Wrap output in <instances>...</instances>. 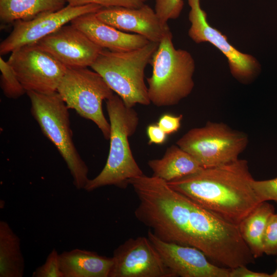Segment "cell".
<instances>
[{
	"mask_svg": "<svg viewBox=\"0 0 277 277\" xmlns=\"http://www.w3.org/2000/svg\"><path fill=\"white\" fill-rule=\"evenodd\" d=\"M0 70L1 87L7 97L17 98L26 93L11 66L2 56L0 57Z\"/></svg>",
	"mask_w": 277,
	"mask_h": 277,
	"instance_id": "obj_22",
	"label": "cell"
},
{
	"mask_svg": "<svg viewBox=\"0 0 277 277\" xmlns=\"http://www.w3.org/2000/svg\"><path fill=\"white\" fill-rule=\"evenodd\" d=\"M66 0H0V19L5 23L29 21L58 11Z\"/></svg>",
	"mask_w": 277,
	"mask_h": 277,
	"instance_id": "obj_19",
	"label": "cell"
},
{
	"mask_svg": "<svg viewBox=\"0 0 277 277\" xmlns=\"http://www.w3.org/2000/svg\"><path fill=\"white\" fill-rule=\"evenodd\" d=\"M142 1H143V2H145V1H147V0H142Z\"/></svg>",
	"mask_w": 277,
	"mask_h": 277,
	"instance_id": "obj_32",
	"label": "cell"
},
{
	"mask_svg": "<svg viewBox=\"0 0 277 277\" xmlns=\"http://www.w3.org/2000/svg\"><path fill=\"white\" fill-rule=\"evenodd\" d=\"M103 7L94 4L73 6L68 4L63 9L29 21H17L12 32L0 45L1 55L12 52L21 47L33 44L53 33L80 15L96 13Z\"/></svg>",
	"mask_w": 277,
	"mask_h": 277,
	"instance_id": "obj_12",
	"label": "cell"
},
{
	"mask_svg": "<svg viewBox=\"0 0 277 277\" xmlns=\"http://www.w3.org/2000/svg\"><path fill=\"white\" fill-rule=\"evenodd\" d=\"M36 44L67 68L91 67L103 49L71 24L62 26Z\"/></svg>",
	"mask_w": 277,
	"mask_h": 277,
	"instance_id": "obj_13",
	"label": "cell"
},
{
	"mask_svg": "<svg viewBox=\"0 0 277 277\" xmlns=\"http://www.w3.org/2000/svg\"><path fill=\"white\" fill-rule=\"evenodd\" d=\"M263 246L264 253L268 255L277 254V213L272 214L268 220Z\"/></svg>",
	"mask_w": 277,
	"mask_h": 277,
	"instance_id": "obj_25",
	"label": "cell"
},
{
	"mask_svg": "<svg viewBox=\"0 0 277 277\" xmlns=\"http://www.w3.org/2000/svg\"><path fill=\"white\" fill-rule=\"evenodd\" d=\"M68 4L73 6H83L94 4L103 7L122 6L129 8H138L144 3L142 0H66Z\"/></svg>",
	"mask_w": 277,
	"mask_h": 277,
	"instance_id": "obj_27",
	"label": "cell"
},
{
	"mask_svg": "<svg viewBox=\"0 0 277 277\" xmlns=\"http://www.w3.org/2000/svg\"><path fill=\"white\" fill-rule=\"evenodd\" d=\"M150 64L152 73L147 78L148 93L154 105L174 106L191 93L195 62L188 51L174 47L172 33L160 42Z\"/></svg>",
	"mask_w": 277,
	"mask_h": 277,
	"instance_id": "obj_4",
	"label": "cell"
},
{
	"mask_svg": "<svg viewBox=\"0 0 277 277\" xmlns=\"http://www.w3.org/2000/svg\"><path fill=\"white\" fill-rule=\"evenodd\" d=\"M31 113L42 132L53 144L65 161L76 189H84L89 181L88 167L74 145L68 108L57 91H27Z\"/></svg>",
	"mask_w": 277,
	"mask_h": 277,
	"instance_id": "obj_6",
	"label": "cell"
},
{
	"mask_svg": "<svg viewBox=\"0 0 277 277\" xmlns=\"http://www.w3.org/2000/svg\"><path fill=\"white\" fill-rule=\"evenodd\" d=\"M182 118V114L175 116L165 113L160 117L157 124L167 135H170L178 131L181 127Z\"/></svg>",
	"mask_w": 277,
	"mask_h": 277,
	"instance_id": "obj_28",
	"label": "cell"
},
{
	"mask_svg": "<svg viewBox=\"0 0 277 277\" xmlns=\"http://www.w3.org/2000/svg\"><path fill=\"white\" fill-rule=\"evenodd\" d=\"M109 277H176L164 262L149 238H129L112 257Z\"/></svg>",
	"mask_w": 277,
	"mask_h": 277,
	"instance_id": "obj_11",
	"label": "cell"
},
{
	"mask_svg": "<svg viewBox=\"0 0 277 277\" xmlns=\"http://www.w3.org/2000/svg\"><path fill=\"white\" fill-rule=\"evenodd\" d=\"M25 261L21 240L9 224L0 221V277H23Z\"/></svg>",
	"mask_w": 277,
	"mask_h": 277,
	"instance_id": "obj_20",
	"label": "cell"
},
{
	"mask_svg": "<svg viewBox=\"0 0 277 277\" xmlns=\"http://www.w3.org/2000/svg\"><path fill=\"white\" fill-rule=\"evenodd\" d=\"M57 92L68 109L94 122L106 140L110 135V125L104 116L102 103L113 91L103 77L86 68H68Z\"/></svg>",
	"mask_w": 277,
	"mask_h": 277,
	"instance_id": "obj_8",
	"label": "cell"
},
{
	"mask_svg": "<svg viewBox=\"0 0 277 277\" xmlns=\"http://www.w3.org/2000/svg\"><path fill=\"white\" fill-rule=\"evenodd\" d=\"M148 238L176 277H229L230 268L211 263L195 247L163 241L151 230L148 232Z\"/></svg>",
	"mask_w": 277,
	"mask_h": 277,
	"instance_id": "obj_14",
	"label": "cell"
},
{
	"mask_svg": "<svg viewBox=\"0 0 277 277\" xmlns=\"http://www.w3.org/2000/svg\"><path fill=\"white\" fill-rule=\"evenodd\" d=\"M146 132L149 145L163 144L166 141L167 134L157 124H151L148 126Z\"/></svg>",
	"mask_w": 277,
	"mask_h": 277,
	"instance_id": "obj_29",
	"label": "cell"
},
{
	"mask_svg": "<svg viewBox=\"0 0 277 277\" xmlns=\"http://www.w3.org/2000/svg\"><path fill=\"white\" fill-rule=\"evenodd\" d=\"M252 186L260 203L273 201L277 203V177L263 181L254 179Z\"/></svg>",
	"mask_w": 277,
	"mask_h": 277,
	"instance_id": "obj_26",
	"label": "cell"
},
{
	"mask_svg": "<svg viewBox=\"0 0 277 277\" xmlns=\"http://www.w3.org/2000/svg\"><path fill=\"white\" fill-rule=\"evenodd\" d=\"M70 23L98 46L111 51L133 50L142 48L150 42L143 36L126 33L104 23L95 13L80 15Z\"/></svg>",
	"mask_w": 277,
	"mask_h": 277,
	"instance_id": "obj_16",
	"label": "cell"
},
{
	"mask_svg": "<svg viewBox=\"0 0 277 277\" xmlns=\"http://www.w3.org/2000/svg\"><path fill=\"white\" fill-rule=\"evenodd\" d=\"M95 14L100 20L118 30L135 32L151 42L160 43L171 33L168 24L162 22L155 10L145 4L138 8L103 7Z\"/></svg>",
	"mask_w": 277,
	"mask_h": 277,
	"instance_id": "obj_15",
	"label": "cell"
},
{
	"mask_svg": "<svg viewBox=\"0 0 277 277\" xmlns=\"http://www.w3.org/2000/svg\"><path fill=\"white\" fill-rule=\"evenodd\" d=\"M106 103L110 125L109 154L102 170L86 185L84 189L87 192L111 185L126 189L131 179L144 174L129 142L138 125L137 113L127 107L118 95L113 94Z\"/></svg>",
	"mask_w": 277,
	"mask_h": 277,
	"instance_id": "obj_3",
	"label": "cell"
},
{
	"mask_svg": "<svg viewBox=\"0 0 277 277\" xmlns=\"http://www.w3.org/2000/svg\"><path fill=\"white\" fill-rule=\"evenodd\" d=\"M32 277H64L60 264V254L55 249L48 254L46 261L33 272Z\"/></svg>",
	"mask_w": 277,
	"mask_h": 277,
	"instance_id": "obj_24",
	"label": "cell"
},
{
	"mask_svg": "<svg viewBox=\"0 0 277 277\" xmlns=\"http://www.w3.org/2000/svg\"><path fill=\"white\" fill-rule=\"evenodd\" d=\"M11 53L7 62L26 92L57 91L66 66L36 43L16 48Z\"/></svg>",
	"mask_w": 277,
	"mask_h": 277,
	"instance_id": "obj_9",
	"label": "cell"
},
{
	"mask_svg": "<svg viewBox=\"0 0 277 277\" xmlns=\"http://www.w3.org/2000/svg\"><path fill=\"white\" fill-rule=\"evenodd\" d=\"M276 268L274 272L270 274V277H277V259L276 260Z\"/></svg>",
	"mask_w": 277,
	"mask_h": 277,
	"instance_id": "obj_31",
	"label": "cell"
},
{
	"mask_svg": "<svg viewBox=\"0 0 277 277\" xmlns=\"http://www.w3.org/2000/svg\"><path fill=\"white\" fill-rule=\"evenodd\" d=\"M273 213L274 208L271 204L261 202L238 225L243 239L255 259L264 254L263 236L268 220Z\"/></svg>",
	"mask_w": 277,
	"mask_h": 277,
	"instance_id": "obj_21",
	"label": "cell"
},
{
	"mask_svg": "<svg viewBox=\"0 0 277 277\" xmlns=\"http://www.w3.org/2000/svg\"><path fill=\"white\" fill-rule=\"evenodd\" d=\"M248 162L238 159L167 182L202 207L236 225L260 203Z\"/></svg>",
	"mask_w": 277,
	"mask_h": 277,
	"instance_id": "obj_1",
	"label": "cell"
},
{
	"mask_svg": "<svg viewBox=\"0 0 277 277\" xmlns=\"http://www.w3.org/2000/svg\"><path fill=\"white\" fill-rule=\"evenodd\" d=\"M248 137L222 122H207L188 131L176 144L194 157L203 168L226 164L239 159Z\"/></svg>",
	"mask_w": 277,
	"mask_h": 277,
	"instance_id": "obj_7",
	"label": "cell"
},
{
	"mask_svg": "<svg viewBox=\"0 0 277 277\" xmlns=\"http://www.w3.org/2000/svg\"><path fill=\"white\" fill-rule=\"evenodd\" d=\"M159 44L150 42L142 48L124 52L103 49L90 67L103 77L127 107L148 105L151 102L144 81L145 69Z\"/></svg>",
	"mask_w": 277,
	"mask_h": 277,
	"instance_id": "obj_5",
	"label": "cell"
},
{
	"mask_svg": "<svg viewBox=\"0 0 277 277\" xmlns=\"http://www.w3.org/2000/svg\"><path fill=\"white\" fill-rule=\"evenodd\" d=\"M155 11L161 19L167 23L169 19L177 18L184 6L183 0H156Z\"/></svg>",
	"mask_w": 277,
	"mask_h": 277,
	"instance_id": "obj_23",
	"label": "cell"
},
{
	"mask_svg": "<svg viewBox=\"0 0 277 277\" xmlns=\"http://www.w3.org/2000/svg\"><path fill=\"white\" fill-rule=\"evenodd\" d=\"M229 277H270V274L254 271L242 265L230 269Z\"/></svg>",
	"mask_w": 277,
	"mask_h": 277,
	"instance_id": "obj_30",
	"label": "cell"
},
{
	"mask_svg": "<svg viewBox=\"0 0 277 277\" xmlns=\"http://www.w3.org/2000/svg\"><path fill=\"white\" fill-rule=\"evenodd\" d=\"M129 185L139 200L136 219L160 240L188 246L186 226L191 200L153 175L144 174L131 179Z\"/></svg>",
	"mask_w": 277,
	"mask_h": 277,
	"instance_id": "obj_2",
	"label": "cell"
},
{
	"mask_svg": "<svg viewBox=\"0 0 277 277\" xmlns=\"http://www.w3.org/2000/svg\"><path fill=\"white\" fill-rule=\"evenodd\" d=\"M60 264L64 277H109L112 258L81 249L60 254Z\"/></svg>",
	"mask_w": 277,
	"mask_h": 277,
	"instance_id": "obj_17",
	"label": "cell"
},
{
	"mask_svg": "<svg viewBox=\"0 0 277 277\" xmlns=\"http://www.w3.org/2000/svg\"><path fill=\"white\" fill-rule=\"evenodd\" d=\"M148 165L153 172V176L167 182L193 174L203 168L194 157L176 144L169 147L162 158L149 160Z\"/></svg>",
	"mask_w": 277,
	"mask_h": 277,
	"instance_id": "obj_18",
	"label": "cell"
},
{
	"mask_svg": "<svg viewBox=\"0 0 277 277\" xmlns=\"http://www.w3.org/2000/svg\"><path fill=\"white\" fill-rule=\"evenodd\" d=\"M200 1L188 0L190 7L188 18L191 23L189 36L196 44L208 42L213 45L227 58L232 76L241 83H250L261 71L260 63L253 56L237 50L228 41L226 35L210 25Z\"/></svg>",
	"mask_w": 277,
	"mask_h": 277,
	"instance_id": "obj_10",
	"label": "cell"
}]
</instances>
